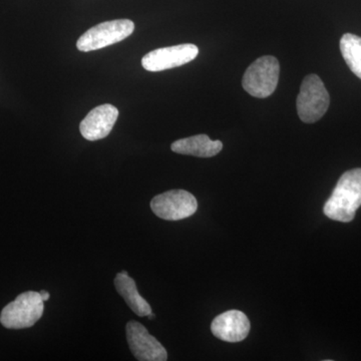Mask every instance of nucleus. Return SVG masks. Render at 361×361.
I'll list each match as a JSON object with an SVG mask.
<instances>
[{"label": "nucleus", "mask_w": 361, "mask_h": 361, "mask_svg": "<svg viewBox=\"0 0 361 361\" xmlns=\"http://www.w3.org/2000/svg\"><path fill=\"white\" fill-rule=\"evenodd\" d=\"M44 302L39 292L21 293L2 310L0 322L8 329L32 327L44 314Z\"/></svg>", "instance_id": "f03ea898"}, {"label": "nucleus", "mask_w": 361, "mask_h": 361, "mask_svg": "<svg viewBox=\"0 0 361 361\" xmlns=\"http://www.w3.org/2000/svg\"><path fill=\"white\" fill-rule=\"evenodd\" d=\"M118 118V110L111 104H102L90 111L80 125V134L87 141L108 137Z\"/></svg>", "instance_id": "1a4fd4ad"}, {"label": "nucleus", "mask_w": 361, "mask_h": 361, "mask_svg": "<svg viewBox=\"0 0 361 361\" xmlns=\"http://www.w3.org/2000/svg\"><path fill=\"white\" fill-rule=\"evenodd\" d=\"M341 51L350 71L361 80V37L353 33L342 35Z\"/></svg>", "instance_id": "ddd939ff"}, {"label": "nucleus", "mask_w": 361, "mask_h": 361, "mask_svg": "<svg viewBox=\"0 0 361 361\" xmlns=\"http://www.w3.org/2000/svg\"><path fill=\"white\" fill-rule=\"evenodd\" d=\"M128 343L133 355L141 361H165L168 353L165 348L149 334L142 323L130 322L126 326Z\"/></svg>", "instance_id": "6e6552de"}, {"label": "nucleus", "mask_w": 361, "mask_h": 361, "mask_svg": "<svg viewBox=\"0 0 361 361\" xmlns=\"http://www.w3.org/2000/svg\"><path fill=\"white\" fill-rule=\"evenodd\" d=\"M361 206V169H353L341 176L323 212L329 219L351 222Z\"/></svg>", "instance_id": "f257e3e1"}, {"label": "nucleus", "mask_w": 361, "mask_h": 361, "mask_svg": "<svg viewBox=\"0 0 361 361\" xmlns=\"http://www.w3.org/2000/svg\"><path fill=\"white\" fill-rule=\"evenodd\" d=\"M134 30V21L130 20L104 21L85 32L78 39L77 47L85 52L99 51L127 39Z\"/></svg>", "instance_id": "39448f33"}, {"label": "nucleus", "mask_w": 361, "mask_h": 361, "mask_svg": "<svg viewBox=\"0 0 361 361\" xmlns=\"http://www.w3.org/2000/svg\"><path fill=\"white\" fill-rule=\"evenodd\" d=\"M40 296H42V300L47 301L49 299V293L47 291H40L39 292Z\"/></svg>", "instance_id": "4468645a"}, {"label": "nucleus", "mask_w": 361, "mask_h": 361, "mask_svg": "<svg viewBox=\"0 0 361 361\" xmlns=\"http://www.w3.org/2000/svg\"><path fill=\"white\" fill-rule=\"evenodd\" d=\"M151 209L161 219L179 221L193 216L198 202L185 190H171L156 196L151 202Z\"/></svg>", "instance_id": "423d86ee"}, {"label": "nucleus", "mask_w": 361, "mask_h": 361, "mask_svg": "<svg viewBox=\"0 0 361 361\" xmlns=\"http://www.w3.org/2000/svg\"><path fill=\"white\" fill-rule=\"evenodd\" d=\"M251 325L245 313L239 310H229L218 315L211 324L214 336L225 342L244 341L250 332Z\"/></svg>", "instance_id": "9d476101"}, {"label": "nucleus", "mask_w": 361, "mask_h": 361, "mask_svg": "<svg viewBox=\"0 0 361 361\" xmlns=\"http://www.w3.org/2000/svg\"><path fill=\"white\" fill-rule=\"evenodd\" d=\"M115 286L118 293L125 299L126 303L135 314L144 317L152 312L151 306L140 295L137 284L126 271L116 274Z\"/></svg>", "instance_id": "f8f14e48"}, {"label": "nucleus", "mask_w": 361, "mask_h": 361, "mask_svg": "<svg viewBox=\"0 0 361 361\" xmlns=\"http://www.w3.org/2000/svg\"><path fill=\"white\" fill-rule=\"evenodd\" d=\"M330 97L326 87L317 75L304 78L300 92L297 97V113L303 123L319 121L329 110Z\"/></svg>", "instance_id": "7ed1b4c3"}, {"label": "nucleus", "mask_w": 361, "mask_h": 361, "mask_svg": "<svg viewBox=\"0 0 361 361\" xmlns=\"http://www.w3.org/2000/svg\"><path fill=\"white\" fill-rule=\"evenodd\" d=\"M195 44H185L149 51L142 59V66L149 71H163L186 65L198 56Z\"/></svg>", "instance_id": "0eeeda50"}, {"label": "nucleus", "mask_w": 361, "mask_h": 361, "mask_svg": "<svg viewBox=\"0 0 361 361\" xmlns=\"http://www.w3.org/2000/svg\"><path fill=\"white\" fill-rule=\"evenodd\" d=\"M279 61L274 56H262L256 59L244 73L243 89L258 99L270 97L276 90L279 80Z\"/></svg>", "instance_id": "20e7f679"}, {"label": "nucleus", "mask_w": 361, "mask_h": 361, "mask_svg": "<svg viewBox=\"0 0 361 361\" xmlns=\"http://www.w3.org/2000/svg\"><path fill=\"white\" fill-rule=\"evenodd\" d=\"M148 316H149V319H152V318L155 317V315H154L153 313H152V312L149 313V314Z\"/></svg>", "instance_id": "2eb2a0df"}, {"label": "nucleus", "mask_w": 361, "mask_h": 361, "mask_svg": "<svg viewBox=\"0 0 361 361\" xmlns=\"http://www.w3.org/2000/svg\"><path fill=\"white\" fill-rule=\"evenodd\" d=\"M171 149L180 155L211 158L218 155L223 149V142L212 141L207 135H197L173 142Z\"/></svg>", "instance_id": "9b49d317"}]
</instances>
